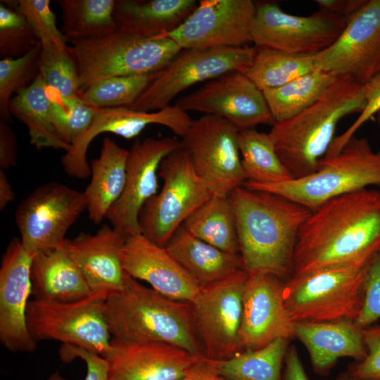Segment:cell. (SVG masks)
<instances>
[{"label":"cell","instance_id":"obj_1","mask_svg":"<svg viewBox=\"0 0 380 380\" xmlns=\"http://www.w3.org/2000/svg\"><path fill=\"white\" fill-rule=\"evenodd\" d=\"M380 250V191L369 188L329 199L311 211L298 232L293 275L370 260Z\"/></svg>","mask_w":380,"mask_h":380},{"label":"cell","instance_id":"obj_2","mask_svg":"<svg viewBox=\"0 0 380 380\" xmlns=\"http://www.w3.org/2000/svg\"><path fill=\"white\" fill-rule=\"evenodd\" d=\"M229 196L243 269L248 274L265 272L284 281L289 279L298 232L311 211L283 196L243 186Z\"/></svg>","mask_w":380,"mask_h":380},{"label":"cell","instance_id":"obj_3","mask_svg":"<svg viewBox=\"0 0 380 380\" xmlns=\"http://www.w3.org/2000/svg\"><path fill=\"white\" fill-rule=\"evenodd\" d=\"M362 85L337 76L311 106L295 116L275 122L269 134L293 179L315 172L331 145L340 120L360 113L365 106Z\"/></svg>","mask_w":380,"mask_h":380},{"label":"cell","instance_id":"obj_4","mask_svg":"<svg viewBox=\"0 0 380 380\" xmlns=\"http://www.w3.org/2000/svg\"><path fill=\"white\" fill-rule=\"evenodd\" d=\"M106 316L113 339L165 343L203 356L190 303L170 299L126 272L122 287L106 298Z\"/></svg>","mask_w":380,"mask_h":380},{"label":"cell","instance_id":"obj_5","mask_svg":"<svg viewBox=\"0 0 380 380\" xmlns=\"http://www.w3.org/2000/svg\"><path fill=\"white\" fill-rule=\"evenodd\" d=\"M371 260L332 265L292 275L284 282L283 296L293 321L354 322L362 308Z\"/></svg>","mask_w":380,"mask_h":380},{"label":"cell","instance_id":"obj_6","mask_svg":"<svg viewBox=\"0 0 380 380\" xmlns=\"http://www.w3.org/2000/svg\"><path fill=\"white\" fill-rule=\"evenodd\" d=\"M373 185H380V150L354 135L336 155L322 158L309 175L273 184L245 182L243 186L283 196L312 211L329 199Z\"/></svg>","mask_w":380,"mask_h":380},{"label":"cell","instance_id":"obj_7","mask_svg":"<svg viewBox=\"0 0 380 380\" xmlns=\"http://www.w3.org/2000/svg\"><path fill=\"white\" fill-rule=\"evenodd\" d=\"M70 42L79 75L78 94L108 77L157 72L182 50L165 35L142 38L119 30Z\"/></svg>","mask_w":380,"mask_h":380},{"label":"cell","instance_id":"obj_8","mask_svg":"<svg viewBox=\"0 0 380 380\" xmlns=\"http://www.w3.org/2000/svg\"><path fill=\"white\" fill-rule=\"evenodd\" d=\"M158 176L162 189L144 205L139 223L144 236L165 247L185 220L213 195L182 144L163 160Z\"/></svg>","mask_w":380,"mask_h":380},{"label":"cell","instance_id":"obj_9","mask_svg":"<svg viewBox=\"0 0 380 380\" xmlns=\"http://www.w3.org/2000/svg\"><path fill=\"white\" fill-rule=\"evenodd\" d=\"M256 48L219 47L182 49L164 68L157 72L129 108L154 111L170 105L191 86L220 76L245 71L251 65Z\"/></svg>","mask_w":380,"mask_h":380},{"label":"cell","instance_id":"obj_10","mask_svg":"<svg viewBox=\"0 0 380 380\" xmlns=\"http://www.w3.org/2000/svg\"><path fill=\"white\" fill-rule=\"evenodd\" d=\"M108 295L106 292H96L83 299L67 303L33 299L29 302L27 311L30 332L37 342L58 341L103 357L112 340L106 316Z\"/></svg>","mask_w":380,"mask_h":380},{"label":"cell","instance_id":"obj_11","mask_svg":"<svg viewBox=\"0 0 380 380\" xmlns=\"http://www.w3.org/2000/svg\"><path fill=\"white\" fill-rule=\"evenodd\" d=\"M248 276L241 269L216 284L201 288L190 303L194 331L203 356L208 360H225L243 351L239 331Z\"/></svg>","mask_w":380,"mask_h":380},{"label":"cell","instance_id":"obj_12","mask_svg":"<svg viewBox=\"0 0 380 380\" xmlns=\"http://www.w3.org/2000/svg\"><path fill=\"white\" fill-rule=\"evenodd\" d=\"M85 210L84 192L58 182L41 185L15 213L23 246L31 255L62 247L68 230Z\"/></svg>","mask_w":380,"mask_h":380},{"label":"cell","instance_id":"obj_13","mask_svg":"<svg viewBox=\"0 0 380 380\" xmlns=\"http://www.w3.org/2000/svg\"><path fill=\"white\" fill-rule=\"evenodd\" d=\"M239 130L227 120L204 115L193 120L181 144L213 196H229L244 177L238 144Z\"/></svg>","mask_w":380,"mask_h":380},{"label":"cell","instance_id":"obj_14","mask_svg":"<svg viewBox=\"0 0 380 380\" xmlns=\"http://www.w3.org/2000/svg\"><path fill=\"white\" fill-rule=\"evenodd\" d=\"M347 20L317 11L308 16L284 12L277 4H257L251 42L257 49L298 55H317L338 37Z\"/></svg>","mask_w":380,"mask_h":380},{"label":"cell","instance_id":"obj_15","mask_svg":"<svg viewBox=\"0 0 380 380\" xmlns=\"http://www.w3.org/2000/svg\"><path fill=\"white\" fill-rule=\"evenodd\" d=\"M257 4L251 0H201L192 13L165 34L182 49L241 47L251 42Z\"/></svg>","mask_w":380,"mask_h":380},{"label":"cell","instance_id":"obj_16","mask_svg":"<svg viewBox=\"0 0 380 380\" xmlns=\"http://www.w3.org/2000/svg\"><path fill=\"white\" fill-rule=\"evenodd\" d=\"M316 69L363 85L380 71V0H367L336 41L316 55Z\"/></svg>","mask_w":380,"mask_h":380},{"label":"cell","instance_id":"obj_17","mask_svg":"<svg viewBox=\"0 0 380 380\" xmlns=\"http://www.w3.org/2000/svg\"><path fill=\"white\" fill-rule=\"evenodd\" d=\"M182 110L220 117L239 131L275 121L263 92L243 73L224 75L177 99Z\"/></svg>","mask_w":380,"mask_h":380},{"label":"cell","instance_id":"obj_18","mask_svg":"<svg viewBox=\"0 0 380 380\" xmlns=\"http://www.w3.org/2000/svg\"><path fill=\"white\" fill-rule=\"evenodd\" d=\"M180 146L181 141L171 137L134 140L127 160L124 191L106 216L111 227L127 237L141 233L139 216L157 194L160 163Z\"/></svg>","mask_w":380,"mask_h":380},{"label":"cell","instance_id":"obj_19","mask_svg":"<svg viewBox=\"0 0 380 380\" xmlns=\"http://www.w3.org/2000/svg\"><path fill=\"white\" fill-rule=\"evenodd\" d=\"M193 120L176 104L154 111L127 107L99 108L89 129L79 137L61 158L65 172L70 177L85 179L91 175L87 155L91 142L99 134L112 133L126 139L136 138L148 125H160L182 138Z\"/></svg>","mask_w":380,"mask_h":380},{"label":"cell","instance_id":"obj_20","mask_svg":"<svg viewBox=\"0 0 380 380\" xmlns=\"http://www.w3.org/2000/svg\"><path fill=\"white\" fill-rule=\"evenodd\" d=\"M284 282L270 273L248 274L239 331L243 350L261 348L278 338L295 337V322L284 305Z\"/></svg>","mask_w":380,"mask_h":380},{"label":"cell","instance_id":"obj_21","mask_svg":"<svg viewBox=\"0 0 380 380\" xmlns=\"http://www.w3.org/2000/svg\"><path fill=\"white\" fill-rule=\"evenodd\" d=\"M32 255L19 239L9 243L0 267V342L8 351L30 353L37 342L27 321L29 297L32 295L30 268Z\"/></svg>","mask_w":380,"mask_h":380},{"label":"cell","instance_id":"obj_22","mask_svg":"<svg viewBox=\"0 0 380 380\" xmlns=\"http://www.w3.org/2000/svg\"><path fill=\"white\" fill-rule=\"evenodd\" d=\"M103 357L108 364V380H178L205 359L169 343L113 338Z\"/></svg>","mask_w":380,"mask_h":380},{"label":"cell","instance_id":"obj_23","mask_svg":"<svg viewBox=\"0 0 380 380\" xmlns=\"http://www.w3.org/2000/svg\"><path fill=\"white\" fill-rule=\"evenodd\" d=\"M122 265L130 277L147 282L151 288L174 300L191 303L201 289L165 247L141 233L127 238Z\"/></svg>","mask_w":380,"mask_h":380},{"label":"cell","instance_id":"obj_24","mask_svg":"<svg viewBox=\"0 0 380 380\" xmlns=\"http://www.w3.org/2000/svg\"><path fill=\"white\" fill-rule=\"evenodd\" d=\"M127 236L103 224L95 234L82 232L66 239L63 248L85 279L91 293H110L120 289L125 272L122 251Z\"/></svg>","mask_w":380,"mask_h":380},{"label":"cell","instance_id":"obj_25","mask_svg":"<svg viewBox=\"0 0 380 380\" xmlns=\"http://www.w3.org/2000/svg\"><path fill=\"white\" fill-rule=\"evenodd\" d=\"M294 336L306 348L314 370L325 374L341 357L367 355L363 329L354 322H296Z\"/></svg>","mask_w":380,"mask_h":380},{"label":"cell","instance_id":"obj_26","mask_svg":"<svg viewBox=\"0 0 380 380\" xmlns=\"http://www.w3.org/2000/svg\"><path fill=\"white\" fill-rule=\"evenodd\" d=\"M30 277L34 300L67 303L92 293L63 246L32 255Z\"/></svg>","mask_w":380,"mask_h":380},{"label":"cell","instance_id":"obj_27","mask_svg":"<svg viewBox=\"0 0 380 380\" xmlns=\"http://www.w3.org/2000/svg\"><path fill=\"white\" fill-rule=\"evenodd\" d=\"M195 0H115L118 30L142 38L165 35L196 9Z\"/></svg>","mask_w":380,"mask_h":380},{"label":"cell","instance_id":"obj_28","mask_svg":"<svg viewBox=\"0 0 380 380\" xmlns=\"http://www.w3.org/2000/svg\"><path fill=\"white\" fill-rule=\"evenodd\" d=\"M165 247L201 288L216 284L243 269L240 255L224 252L200 240L182 225Z\"/></svg>","mask_w":380,"mask_h":380},{"label":"cell","instance_id":"obj_29","mask_svg":"<svg viewBox=\"0 0 380 380\" xmlns=\"http://www.w3.org/2000/svg\"><path fill=\"white\" fill-rule=\"evenodd\" d=\"M128 153L106 137L99 156L91 162V180L84 194L89 217L96 224L106 217L124 191Z\"/></svg>","mask_w":380,"mask_h":380},{"label":"cell","instance_id":"obj_30","mask_svg":"<svg viewBox=\"0 0 380 380\" xmlns=\"http://www.w3.org/2000/svg\"><path fill=\"white\" fill-rule=\"evenodd\" d=\"M9 110L27 127L30 142L36 148H51L66 152L70 148L53 123L46 85L40 74L30 86L12 98Z\"/></svg>","mask_w":380,"mask_h":380},{"label":"cell","instance_id":"obj_31","mask_svg":"<svg viewBox=\"0 0 380 380\" xmlns=\"http://www.w3.org/2000/svg\"><path fill=\"white\" fill-rule=\"evenodd\" d=\"M182 227L203 241L240 255L236 214L229 196H213L185 220Z\"/></svg>","mask_w":380,"mask_h":380},{"label":"cell","instance_id":"obj_32","mask_svg":"<svg viewBox=\"0 0 380 380\" xmlns=\"http://www.w3.org/2000/svg\"><path fill=\"white\" fill-rule=\"evenodd\" d=\"M289 339L278 338L255 350L229 358L208 360L217 375L225 380H283L281 369Z\"/></svg>","mask_w":380,"mask_h":380},{"label":"cell","instance_id":"obj_33","mask_svg":"<svg viewBox=\"0 0 380 380\" xmlns=\"http://www.w3.org/2000/svg\"><path fill=\"white\" fill-rule=\"evenodd\" d=\"M238 144L246 182L273 184L293 179L269 133L255 128L239 131Z\"/></svg>","mask_w":380,"mask_h":380},{"label":"cell","instance_id":"obj_34","mask_svg":"<svg viewBox=\"0 0 380 380\" xmlns=\"http://www.w3.org/2000/svg\"><path fill=\"white\" fill-rule=\"evenodd\" d=\"M62 12L63 35L68 42L113 33L115 0H57Z\"/></svg>","mask_w":380,"mask_h":380},{"label":"cell","instance_id":"obj_35","mask_svg":"<svg viewBox=\"0 0 380 380\" xmlns=\"http://www.w3.org/2000/svg\"><path fill=\"white\" fill-rule=\"evenodd\" d=\"M337 76L315 69L290 82L263 91L275 122L288 120L315 103Z\"/></svg>","mask_w":380,"mask_h":380},{"label":"cell","instance_id":"obj_36","mask_svg":"<svg viewBox=\"0 0 380 380\" xmlns=\"http://www.w3.org/2000/svg\"><path fill=\"white\" fill-rule=\"evenodd\" d=\"M315 57L260 48L243 74L263 91L281 87L315 70Z\"/></svg>","mask_w":380,"mask_h":380},{"label":"cell","instance_id":"obj_37","mask_svg":"<svg viewBox=\"0 0 380 380\" xmlns=\"http://www.w3.org/2000/svg\"><path fill=\"white\" fill-rule=\"evenodd\" d=\"M156 73L108 77L91 84L78 94L84 101L96 108L129 107Z\"/></svg>","mask_w":380,"mask_h":380},{"label":"cell","instance_id":"obj_38","mask_svg":"<svg viewBox=\"0 0 380 380\" xmlns=\"http://www.w3.org/2000/svg\"><path fill=\"white\" fill-rule=\"evenodd\" d=\"M42 44L18 58L0 60V115L8 122L11 120L9 104L12 98L30 86L39 74Z\"/></svg>","mask_w":380,"mask_h":380},{"label":"cell","instance_id":"obj_39","mask_svg":"<svg viewBox=\"0 0 380 380\" xmlns=\"http://www.w3.org/2000/svg\"><path fill=\"white\" fill-rule=\"evenodd\" d=\"M50 113L59 135L73 144L91 125L99 108L84 101L79 94L63 97L47 89Z\"/></svg>","mask_w":380,"mask_h":380},{"label":"cell","instance_id":"obj_40","mask_svg":"<svg viewBox=\"0 0 380 380\" xmlns=\"http://www.w3.org/2000/svg\"><path fill=\"white\" fill-rule=\"evenodd\" d=\"M15 8L27 20L43 49L67 50L68 40L58 28L49 0L1 1Z\"/></svg>","mask_w":380,"mask_h":380},{"label":"cell","instance_id":"obj_41","mask_svg":"<svg viewBox=\"0 0 380 380\" xmlns=\"http://www.w3.org/2000/svg\"><path fill=\"white\" fill-rule=\"evenodd\" d=\"M39 74L50 91L63 97L79 92L78 71L68 49L64 51L42 49Z\"/></svg>","mask_w":380,"mask_h":380},{"label":"cell","instance_id":"obj_42","mask_svg":"<svg viewBox=\"0 0 380 380\" xmlns=\"http://www.w3.org/2000/svg\"><path fill=\"white\" fill-rule=\"evenodd\" d=\"M39 42L34 32L23 15L15 8L1 1V59L22 56Z\"/></svg>","mask_w":380,"mask_h":380},{"label":"cell","instance_id":"obj_43","mask_svg":"<svg viewBox=\"0 0 380 380\" xmlns=\"http://www.w3.org/2000/svg\"><path fill=\"white\" fill-rule=\"evenodd\" d=\"M380 319V250L370 261L365 277L362 308L354 323L362 329Z\"/></svg>","mask_w":380,"mask_h":380},{"label":"cell","instance_id":"obj_44","mask_svg":"<svg viewBox=\"0 0 380 380\" xmlns=\"http://www.w3.org/2000/svg\"><path fill=\"white\" fill-rule=\"evenodd\" d=\"M362 88L366 101L364 109L343 133L335 137L325 157H331L340 152L355 132L380 110V71L363 84Z\"/></svg>","mask_w":380,"mask_h":380},{"label":"cell","instance_id":"obj_45","mask_svg":"<svg viewBox=\"0 0 380 380\" xmlns=\"http://www.w3.org/2000/svg\"><path fill=\"white\" fill-rule=\"evenodd\" d=\"M367 355L350 367L348 376L360 380H380V326L363 329Z\"/></svg>","mask_w":380,"mask_h":380},{"label":"cell","instance_id":"obj_46","mask_svg":"<svg viewBox=\"0 0 380 380\" xmlns=\"http://www.w3.org/2000/svg\"><path fill=\"white\" fill-rule=\"evenodd\" d=\"M59 353L63 362H70L77 357L85 362L87 373L84 380H108V364L103 356L80 347L64 344Z\"/></svg>","mask_w":380,"mask_h":380},{"label":"cell","instance_id":"obj_47","mask_svg":"<svg viewBox=\"0 0 380 380\" xmlns=\"http://www.w3.org/2000/svg\"><path fill=\"white\" fill-rule=\"evenodd\" d=\"M18 160V143L8 122L0 120V167L6 170L15 165Z\"/></svg>","mask_w":380,"mask_h":380},{"label":"cell","instance_id":"obj_48","mask_svg":"<svg viewBox=\"0 0 380 380\" xmlns=\"http://www.w3.org/2000/svg\"><path fill=\"white\" fill-rule=\"evenodd\" d=\"M367 0H315L318 10L348 20Z\"/></svg>","mask_w":380,"mask_h":380},{"label":"cell","instance_id":"obj_49","mask_svg":"<svg viewBox=\"0 0 380 380\" xmlns=\"http://www.w3.org/2000/svg\"><path fill=\"white\" fill-rule=\"evenodd\" d=\"M283 380H309L295 346L287 350Z\"/></svg>","mask_w":380,"mask_h":380},{"label":"cell","instance_id":"obj_50","mask_svg":"<svg viewBox=\"0 0 380 380\" xmlns=\"http://www.w3.org/2000/svg\"><path fill=\"white\" fill-rule=\"evenodd\" d=\"M178 380H218V376L209 360L205 357L203 362L191 373Z\"/></svg>","mask_w":380,"mask_h":380},{"label":"cell","instance_id":"obj_51","mask_svg":"<svg viewBox=\"0 0 380 380\" xmlns=\"http://www.w3.org/2000/svg\"><path fill=\"white\" fill-rule=\"evenodd\" d=\"M15 197V194L3 170H0V209L4 210Z\"/></svg>","mask_w":380,"mask_h":380},{"label":"cell","instance_id":"obj_52","mask_svg":"<svg viewBox=\"0 0 380 380\" xmlns=\"http://www.w3.org/2000/svg\"><path fill=\"white\" fill-rule=\"evenodd\" d=\"M47 380H69L63 377L58 372L53 373Z\"/></svg>","mask_w":380,"mask_h":380},{"label":"cell","instance_id":"obj_53","mask_svg":"<svg viewBox=\"0 0 380 380\" xmlns=\"http://www.w3.org/2000/svg\"><path fill=\"white\" fill-rule=\"evenodd\" d=\"M341 380H360V379L353 378V377L348 376V374H346V375H344L343 377H341Z\"/></svg>","mask_w":380,"mask_h":380},{"label":"cell","instance_id":"obj_54","mask_svg":"<svg viewBox=\"0 0 380 380\" xmlns=\"http://www.w3.org/2000/svg\"><path fill=\"white\" fill-rule=\"evenodd\" d=\"M376 121L379 127H380V110L376 113Z\"/></svg>","mask_w":380,"mask_h":380},{"label":"cell","instance_id":"obj_55","mask_svg":"<svg viewBox=\"0 0 380 380\" xmlns=\"http://www.w3.org/2000/svg\"><path fill=\"white\" fill-rule=\"evenodd\" d=\"M218 380H225V379H224L220 378V377L218 376Z\"/></svg>","mask_w":380,"mask_h":380}]
</instances>
